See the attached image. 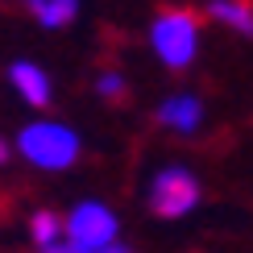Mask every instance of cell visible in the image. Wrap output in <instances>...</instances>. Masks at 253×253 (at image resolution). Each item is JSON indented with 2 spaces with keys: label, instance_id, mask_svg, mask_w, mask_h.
<instances>
[{
  "label": "cell",
  "instance_id": "2",
  "mask_svg": "<svg viewBox=\"0 0 253 253\" xmlns=\"http://www.w3.org/2000/svg\"><path fill=\"white\" fill-rule=\"evenodd\" d=\"M145 42H150V54L166 71H187V67H195L199 50H204V21H199L195 8L170 4L150 21Z\"/></svg>",
  "mask_w": 253,
  "mask_h": 253
},
{
  "label": "cell",
  "instance_id": "5",
  "mask_svg": "<svg viewBox=\"0 0 253 253\" xmlns=\"http://www.w3.org/2000/svg\"><path fill=\"white\" fill-rule=\"evenodd\" d=\"M8 87L17 91V100L25 108H50L54 104V75L34 58H13L8 62Z\"/></svg>",
  "mask_w": 253,
  "mask_h": 253
},
{
  "label": "cell",
  "instance_id": "10",
  "mask_svg": "<svg viewBox=\"0 0 253 253\" xmlns=\"http://www.w3.org/2000/svg\"><path fill=\"white\" fill-rule=\"evenodd\" d=\"M96 96L104 104H121L125 96H129V79H125L121 71H100L96 75Z\"/></svg>",
  "mask_w": 253,
  "mask_h": 253
},
{
  "label": "cell",
  "instance_id": "3",
  "mask_svg": "<svg viewBox=\"0 0 253 253\" xmlns=\"http://www.w3.org/2000/svg\"><path fill=\"white\" fill-rule=\"evenodd\" d=\"M121 216L104 199H79L62 212V253H121Z\"/></svg>",
  "mask_w": 253,
  "mask_h": 253
},
{
  "label": "cell",
  "instance_id": "11",
  "mask_svg": "<svg viewBox=\"0 0 253 253\" xmlns=\"http://www.w3.org/2000/svg\"><path fill=\"white\" fill-rule=\"evenodd\" d=\"M13 141H8V137H0V166H8V162H13Z\"/></svg>",
  "mask_w": 253,
  "mask_h": 253
},
{
  "label": "cell",
  "instance_id": "12",
  "mask_svg": "<svg viewBox=\"0 0 253 253\" xmlns=\"http://www.w3.org/2000/svg\"><path fill=\"white\" fill-rule=\"evenodd\" d=\"M21 4H25V8H34V4H38V0H21Z\"/></svg>",
  "mask_w": 253,
  "mask_h": 253
},
{
  "label": "cell",
  "instance_id": "7",
  "mask_svg": "<svg viewBox=\"0 0 253 253\" xmlns=\"http://www.w3.org/2000/svg\"><path fill=\"white\" fill-rule=\"evenodd\" d=\"M204 13L237 38H253V0H208Z\"/></svg>",
  "mask_w": 253,
  "mask_h": 253
},
{
  "label": "cell",
  "instance_id": "8",
  "mask_svg": "<svg viewBox=\"0 0 253 253\" xmlns=\"http://www.w3.org/2000/svg\"><path fill=\"white\" fill-rule=\"evenodd\" d=\"M25 233H29V241H34V249L62 253V216L54 212V208H38V212L25 220Z\"/></svg>",
  "mask_w": 253,
  "mask_h": 253
},
{
  "label": "cell",
  "instance_id": "6",
  "mask_svg": "<svg viewBox=\"0 0 253 253\" xmlns=\"http://www.w3.org/2000/svg\"><path fill=\"white\" fill-rule=\"evenodd\" d=\"M154 121L162 125L166 133L191 137V133H199V125H204V100H199L195 91H174V96H166L154 108Z\"/></svg>",
  "mask_w": 253,
  "mask_h": 253
},
{
  "label": "cell",
  "instance_id": "4",
  "mask_svg": "<svg viewBox=\"0 0 253 253\" xmlns=\"http://www.w3.org/2000/svg\"><path fill=\"white\" fill-rule=\"evenodd\" d=\"M204 199V187H199V174L191 166H162V170L150 174V187H145V208L158 220H183L191 216Z\"/></svg>",
  "mask_w": 253,
  "mask_h": 253
},
{
  "label": "cell",
  "instance_id": "9",
  "mask_svg": "<svg viewBox=\"0 0 253 253\" xmlns=\"http://www.w3.org/2000/svg\"><path fill=\"white\" fill-rule=\"evenodd\" d=\"M79 8H83V0H38L29 13H34L42 29H67V25H75Z\"/></svg>",
  "mask_w": 253,
  "mask_h": 253
},
{
  "label": "cell",
  "instance_id": "1",
  "mask_svg": "<svg viewBox=\"0 0 253 253\" xmlns=\"http://www.w3.org/2000/svg\"><path fill=\"white\" fill-rule=\"evenodd\" d=\"M13 150L25 166H34L42 174H67L83 158V137L75 125H67L58 117H34L17 129Z\"/></svg>",
  "mask_w": 253,
  "mask_h": 253
}]
</instances>
